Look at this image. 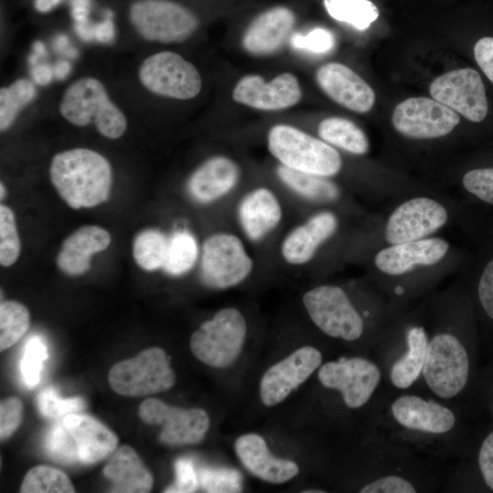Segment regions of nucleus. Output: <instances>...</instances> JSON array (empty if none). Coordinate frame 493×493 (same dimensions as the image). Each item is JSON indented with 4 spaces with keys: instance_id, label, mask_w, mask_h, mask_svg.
Here are the masks:
<instances>
[{
    "instance_id": "f257e3e1",
    "label": "nucleus",
    "mask_w": 493,
    "mask_h": 493,
    "mask_svg": "<svg viewBox=\"0 0 493 493\" xmlns=\"http://www.w3.org/2000/svg\"><path fill=\"white\" fill-rule=\"evenodd\" d=\"M424 299L428 346L420 383L432 395L459 404L473 391L480 341L464 268L449 286Z\"/></svg>"
},
{
    "instance_id": "f03ea898",
    "label": "nucleus",
    "mask_w": 493,
    "mask_h": 493,
    "mask_svg": "<svg viewBox=\"0 0 493 493\" xmlns=\"http://www.w3.org/2000/svg\"><path fill=\"white\" fill-rule=\"evenodd\" d=\"M410 390L379 391L368 434L439 461L464 455L471 445L459 404Z\"/></svg>"
},
{
    "instance_id": "7ed1b4c3",
    "label": "nucleus",
    "mask_w": 493,
    "mask_h": 493,
    "mask_svg": "<svg viewBox=\"0 0 493 493\" xmlns=\"http://www.w3.org/2000/svg\"><path fill=\"white\" fill-rule=\"evenodd\" d=\"M471 252L439 236L382 246L365 260L367 278L399 314L469 263Z\"/></svg>"
},
{
    "instance_id": "20e7f679",
    "label": "nucleus",
    "mask_w": 493,
    "mask_h": 493,
    "mask_svg": "<svg viewBox=\"0 0 493 493\" xmlns=\"http://www.w3.org/2000/svg\"><path fill=\"white\" fill-rule=\"evenodd\" d=\"M383 211L367 215L355 233L350 255L365 262L376 249L413 242L460 223L467 204L431 187L403 194Z\"/></svg>"
},
{
    "instance_id": "39448f33",
    "label": "nucleus",
    "mask_w": 493,
    "mask_h": 493,
    "mask_svg": "<svg viewBox=\"0 0 493 493\" xmlns=\"http://www.w3.org/2000/svg\"><path fill=\"white\" fill-rule=\"evenodd\" d=\"M305 310L325 336L372 351L380 335L396 316L388 299L366 278L351 288L322 283L302 296Z\"/></svg>"
},
{
    "instance_id": "423d86ee",
    "label": "nucleus",
    "mask_w": 493,
    "mask_h": 493,
    "mask_svg": "<svg viewBox=\"0 0 493 493\" xmlns=\"http://www.w3.org/2000/svg\"><path fill=\"white\" fill-rule=\"evenodd\" d=\"M428 326L425 299L396 315L372 351L385 387L404 391L420 383L426 359Z\"/></svg>"
},
{
    "instance_id": "0eeeda50",
    "label": "nucleus",
    "mask_w": 493,
    "mask_h": 493,
    "mask_svg": "<svg viewBox=\"0 0 493 493\" xmlns=\"http://www.w3.org/2000/svg\"><path fill=\"white\" fill-rule=\"evenodd\" d=\"M49 177L59 196L73 209L94 207L105 202L112 183L107 159L85 148L57 153L50 163Z\"/></svg>"
},
{
    "instance_id": "6e6552de",
    "label": "nucleus",
    "mask_w": 493,
    "mask_h": 493,
    "mask_svg": "<svg viewBox=\"0 0 493 493\" xmlns=\"http://www.w3.org/2000/svg\"><path fill=\"white\" fill-rule=\"evenodd\" d=\"M460 228L474 246L464 272L479 335L493 343V216L486 209L474 207Z\"/></svg>"
},
{
    "instance_id": "1a4fd4ad",
    "label": "nucleus",
    "mask_w": 493,
    "mask_h": 493,
    "mask_svg": "<svg viewBox=\"0 0 493 493\" xmlns=\"http://www.w3.org/2000/svg\"><path fill=\"white\" fill-rule=\"evenodd\" d=\"M267 148L280 164L296 171L334 179L344 168L336 148L290 125L273 126L267 134Z\"/></svg>"
},
{
    "instance_id": "9d476101",
    "label": "nucleus",
    "mask_w": 493,
    "mask_h": 493,
    "mask_svg": "<svg viewBox=\"0 0 493 493\" xmlns=\"http://www.w3.org/2000/svg\"><path fill=\"white\" fill-rule=\"evenodd\" d=\"M59 110L75 126L94 121L97 131L109 139L120 138L127 128L124 114L110 101L103 84L91 77L79 79L67 89Z\"/></svg>"
},
{
    "instance_id": "9b49d317",
    "label": "nucleus",
    "mask_w": 493,
    "mask_h": 493,
    "mask_svg": "<svg viewBox=\"0 0 493 493\" xmlns=\"http://www.w3.org/2000/svg\"><path fill=\"white\" fill-rule=\"evenodd\" d=\"M317 376L323 388L338 393L343 405L352 411L371 406L383 383L378 363L364 355L326 362Z\"/></svg>"
},
{
    "instance_id": "f8f14e48",
    "label": "nucleus",
    "mask_w": 493,
    "mask_h": 493,
    "mask_svg": "<svg viewBox=\"0 0 493 493\" xmlns=\"http://www.w3.org/2000/svg\"><path fill=\"white\" fill-rule=\"evenodd\" d=\"M198 274L204 286L226 290L235 288L252 274L255 262L244 241L236 234L220 231L202 244Z\"/></svg>"
},
{
    "instance_id": "ddd939ff",
    "label": "nucleus",
    "mask_w": 493,
    "mask_h": 493,
    "mask_svg": "<svg viewBox=\"0 0 493 493\" xmlns=\"http://www.w3.org/2000/svg\"><path fill=\"white\" fill-rule=\"evenodd\" d=\"M246 332V321L241 311L232 307L223 308L194 331L190 349L203 363L225 368L240 355Z\"/></svg>"
},
{
    "instance_id": "4468645a",
    "label": "nucleus",
    "mask_w": 493,
    "mask_h": 493,
    "mask_svg": "<svg viewBox=\"0 0 493 493\" xmlns=\"http://www.w3.org/2000/svg\"><path fill=\"white\" fill-rule=\"evenodd\" d=\"M344 213L334 208H318L293 227L279 246L283 261L292 267L313 263L344 236Z\"/></svg>"
},
{
    "instance_id": "2eb2a0df",
    "label": "nucleus",
    "mask_w": 493,
    "mask_h": 493,
    "mask_svg": "<svg viewBox=\"0 0 493 493\" xmlns=\"http://www.w3.org/2000/svg\"><path fill=\"white\" fill-rule=\"evenodd\" d=\"M108 380L117 393L138 397L172 388L175 383V374L166 352L152 347L131 359L115 363Z\"/></svg>"
},
{
    "instance_id": "dca6fc26",
    "label": "nucleus",
    "mask_w": 493,
    "mask_h": 493,
    "mask_svg": "<svg viewBox=\"0 0 493 493\" xmlns=\"http://www.w3.org/2000/svg\"><path fill=\"white\" fill-rule=\"evenodd\" d=\"M130 19L148 41L178 43L196 29L198 20L187 8L170 0H139L130 8Z\"/></svg>"
},
{
    "instance_id": "f3484780",
    "label": "nucleus",
    "mask_w": 493,
    "mask_h": 493,
    "mask_svg": "<svg viewBox=\"0 0 493 493\" xmlns=\"http://www.w3.org/2000/svg\"><path fill=\"white\" fill-rule=\"evenodd\" d=\"M394 130L402 137L417 142L449 135L460 123L457 113L435 99L409 98L399 103L392 115Z\"/></svg>"
},
{
    "instance_id": "a211bd4d",
    "label": "nucleus",
    "mask_w": 493,
    "mask_h": 493,
    "mask_svg": "<svg viewBox=\"0 0 493 493\" xmlns=\"http://www.w3.org/2000/svg\"><path fill=\"white\" fill-rule=\"evenodd\" d=\"M141 83L151 92L177 100H189L201 90L198 70L182 56L171 51L155 53L139 68Z\"/></svg>"
},
{
    "instance_id": "6ab92c4d",
    "label": "nucleus",
    "mask_w": 493,
    "mask_h": 493,
    "mask_svg": "<svg viewBox=\"0 0 493 493\" xmlns=\"http://www.w3.org/2000/svg\"><path fill=\"white\" fill-rule=\"evenodd\" d=\"M429 90L433 99L472 123H481L488 118L486 88L480 73L472 68H457L437 77Z\"/></svg>"
},
{
    "instance_id": "aec40b11",
    "label": "nucleus",
    "mask_w": 493,
    "mask_h": 493,
    "mask_svg": "<svg viewBox=\"0 0 493 493\" xmlns=\"http://www.w3.org/2000/svg\"><path fill=\"white\" fill-rule=\"evenodd\" d=\"M139 415L149 425H161L159 439L172 446L198 444L210 427V418L204 409L171 406L156 398L143 401Z\"/></svg>"
},
{
    "instance_id": "412c9836",
    "label": "nucleus",
    "mask_w": 493,
    "mask_h": 493,
    "mask_svg": "<svg viewBox=\"0 0 493 493\" xmlns=\"http://www.w3.org/2000/svg\"><path fill=\"white\" fill-rule=\"evenodd\" d=\"M321 351L311 345L302 346L269 367L259 383V395L266 406L283 402L305 383L322 364Z\"/></svg>"
},
{
    "instance_id": "4be33fe9",
    "label": "nucleus",
    "mask_w": 493,
    "mask_h": 493,
    "mask_svg": "<svg viewBox=\"0 0 493 493\" xmlns=\"http://www.w3.org/2000/svg\"><path fill=\"white\" fill-rule=\"evenodd\" d=\"M279 181L299 199L317 208H334L342 213L364 215L343 187L334 179L296 171L279 164L276 169Z\"/></svg>"
},
{
    "instance_id": "5701e85b",
    "label": "nucleus",
    "mask_w": 493,
    "mask_h": 493,
    "mask_svg": "<svg viewBox=\"0 0 493 493\" xmlns=\"http://www.w3.org/2000/svg\"><path fill=\"white\" fill-rule=\"evenodd\" d=\"M236 218L244 236L252 243H260L279 226L283 206L276 193L258 186L240 198Z\"/></svg>"
},
{
    "instance_id": "b1692460",
    "label": "nucleus",
    "mask_w": 493,
    "mask_h": 493,
    "mask_svg": "<svg viewBox=\"0 0 493 493\" xmlns=\"http://www.w3.org/2000/svg\"><path fill=\"white\" fill-rule=\"evenodd\" d=\"M301 89L297 78L282 73L269 82L257 75L243 77L233 90V99L241 104L263 110H277L297 104Z\"/></svg>"
},
{
    "instance_id": "393cba45",
    "label": "nucleus",
    "mask_w": 493,
    "mask_h": 493,
    "mask_svg": "<svg viewBox=\"0 0 493 493\" xmlns=\"http://www.w3.org/2000/svg\"><path fill=\"white\" fill-rule=\"evenodd\" d=\"M319 87L338 104L359 113L369 111L375 94L369 84L347 66L330 62L316 73Z\"/></svg>"
},
{
    "instance_id": "a878e982",
    "label": "nucleus",
    "mask_w": 493,
    "mask_h": 493,
    "mask_svg": "<svg viewBox=\"0 0 493 493\" xmlns=\"http://www.w3.org/2000/svg\"><path fill=\"white\" fill-rule=\"evenodd\" d=\"M237 163L226 156H214L205 161L186 182L188 195L200 205H211L230 194L240 181Z\"/></svg>"
},
{
    "instance_id": "bb28decb",
    "label": "nucleus",
    "mask_w": 493,
    "mask_h": 493,
    "mask_svg": "<svg viewBox=\"0 0 493 493\" xmlns=\"http://www.w3.org/2000/svg\"><path fill=\"white\" fill-rule=\"evenodd\" d=\"M235 450L246 469L263 481L281 484L299 472L295 462L274 456L259 435L251 433L240 435L236 440Z\"/></svg>"
},
{
    "instance_id": "cd10ccee",
    "label": "nucleus",
    "mask_w": 493,
    "mask_h": 493,
    "mask_svg": "<svg viewBox=\"0 0 493 493\" xmlns=\"http://www.w3.org/2000/svg\"><path fill=\"white\" fill-rule=\"evenodd\" d=\"M61 420L75 442L80 464H95L118 446L117 435L91 416L72 413Z\"/></svg>"
},
{
    "instance_id": "c85d7f7f",
    "label": "nucleus",
    "mask_w": 493,
    "mask_h": 493,
    "mask_svg": "<svg viewBox=\"0 0 493 493\" xmlns=\"http://www.w3.org/2000/svg\"><path fill=\"white\" fill-rule=\"evenodd\" d=\"M295 16L283 6L268 9L248 26L242 38L244 48L253 55L274 53L286 42L293 29Z\"/></svg>"
},
{
    "instance_id": "c756f323",
    "label": "nucleus",
    "mask_w": 493,
    "mask_h": 493,
    "mask_svg": "<svg viewBox=\"0 0 493 493\" xmlns=\"http://www.w3.org/2000/svg\"><path fill=\"white\" fill-rule=\"evenodd\" d=\"M110 233L98 226H83L70 234L62 243L56 263L64 273L78 276L90 267L91 257L108 248Z\"/></svg>"
},
{
    "instance_id": "7c9ffc66",
    "label": "nucleus",
    "mask_w": 493,
    "mask_h": 493,
    "mask_svg": "<svg viewBox=\"0 0 493 493\" xmlns=\"http://www.w3.org/2000/svg\"><path fill=\"white\" fill-rule=\"evenodd\" d=\"M112 492L145 493L151 491L153 478L136 452L122 446L110 457L103 469Z\"/></svg>"
},
{
    "instance_id": "2f4dec72",
    "label": "nucleus",
    "mask_w": 493,
    "mask_h": 493,
    "mask_svg": "<svg viewBox=\"0 0 493 493\" xmlns=\"http://www.w3.org/2000/svg\"><path fill=\"white\" fill-rule=\"evenodd\" d=\"M459 199L470 205L493 210V162L474 163L456 178Z\"/></svg>"
},
{
    "instance_id": "473e14b6",
    "label": "nucleus",
    "mask_w": 493,
    "mask_h": 493,
    "mask_svg": "<svg viewBox=\"0 0 493 493\" xmlns=\"http://www.w3.org/2000/svg\"><path fill=\"white\" fill-rule=\"evenodd\" d=\"M319 137L333 146L355 156L365 155L370 142L365 132L353 121L341 117H330L318 126Z\"/></svg>"
},
{
    "instance_id": "72a5a7b5",
    "label": "nucleus",
    "mask_w": 493,
    "mask_h": 493,
    "mask_svg": "<svg viewBox=\"0 0 493 493\" xmlns=\"http://www.w3.org/2000/svg\"><path fill=\"white\" fill-rule=\"evenodd\" d=\"M200 252L197 240L191 232L175 231L169 236L163 270L172 277L183 276L199 261Z\"/></svg>"
},
{
    "instance_id": "f704fd0d",
    "label": "nucleus",
    "mask_w": 493,
    "mask_h": 493,
    "mask_svg": "<svg viewBox=\"0 0 493 493\" xmlns=\"http://www.w3.org/2000/svg\"><path fill=\"white\" fill-rule=\"evenodd\" d=\"M169 236L159 229L141 231L134 238L132 253L139 267L147 271L163 269Z\"/></svg>"
},
{
    "instance_id": "c9c22d12",
    "label": "nucleus",
    "mask_w": 493,
    "mask_h": 493,
    "mask_svg": "<svg viewBox=\"0 0 493 493\" xmlns=\"http://www.w3.org/2000/svg\"><path fill=\"white\" fill-rule=\"evenodd\" d=\"M324 6L332 18L359 30L368 28L379 16L377 7L369 0H324Z\"/></svg>"
},
{
    "instance_id": "e433bc0d",
    "label": "nucleus",
    "mask_w": 493,
    "mask_h": 493,
    "mask_svg": "<svg viewBox=\"0 0 493 493\" xmlns=\"http://www.w3.org/2000/svg\"><path fill=\"white\" fill-rule=\"evenodd\" d=\"M472 472L477 474V479L488 491L493 492V429L487 433L479 442L475 459L473 458L470 464L462 461L448 472L445 480Z\"/></svg>"
},
{
    "instance_id": "4c0bfd02",
    "label": "nucleus",
    "mask_w": 493,
    "mask_h": 493,
    "mask_svg": "<svg viewBox=\"0 0 493 493\" xmlns=\"http://www.w3.org/2000/svg\"><path fill=\"white\" fill-rule=\"evenodd\" d=\"M22 493H68L75 488L68 476L59 469L37 466L31 468L24 477L20 488Z\"/></svg>"
},
{
    "instance_id": "58836bf2",
    "label": "nucleus",
    "mask_w": 493,
    "mask_h": 493,
    "mask_svg": "<svg viewBox=\"0 0 493 493\" xmlns=\"http://www.w3.org/2000/svg\"><path fill=\"white\" fill-rule=\"evenodd\" d=\"M34 84L26 79H19L9 87L0 89V130H7L14 122L20 110L35 97Z\"/></svg>"
},
{
    "instance_id": "ea45409f",
    "label": "nucleus",
    "mask_w": 493,
    "mask_h": 493,
    "mask_svg": "<svg viewBox=\"0 0 493 493\" xmlns=\"http://www.w3.org/2000/svg\"><path fill=\"white\" fill-rule=\"evenodd\" d=\"M30 316L21 303L9 300L0 305V349L14 345L27 330Z\"/></svg>"
},
{
    "instance_id": "a19ab883",
    "label": "nucleus",
    "mask_w": 493,
    "mask_h": 493,
    "mask_svg": "<svg viewBox=\"0 0 493 493\" xmlns=\"http://www.w3.org/2000/svg\"><path fill=\"white\" fill-rule=\"evenodd\" d=\"M48 357L47 346L39 335L29 337L20 360V374L24 384L33 388L40 381L44 362Z\"/></svg>"
},
{
    "instance_id": "79ce46f5",
    "label": "nucleus",
    "mask_w": 493,
    "mask_h": 493,
    "mask_svg": "<svg viewBox=\"0 0 493 493\" xmlns=\"http://www.w3.org/2000/svg\"><path fill=\"white\" fill-rule=\"evenodd\" d=\"M44 447L47 456L58 463L65 465L79 463L75 442L62 420L48 430Z\"/></svg>"
},
{
    "instance_id": "37998d69",
    "label": "nucleus",
    "mask_w": 493,
    "mask_h": 493,
    "mask_svg": "<svg viewBox=\"0 0 493 493\" xmlns=\"http://www.w3.org/2000/svg\"><path fill=\"white\" fill-rule=\"evenodd\" d=\"M20 239L13 211L6 205H0V264L13 265L20 255Z\"/></svg>"
},
{
    "instance_id": "c03bdc74",
    "label": "nucleus",
    "mask_w": 493,
    "mask_h": 493,
    "mask_svg": "<svg viewBox=\"0 0 493 493\" xmlns=\"http://www.w3.org/2000/svg\"><path fill=\"white\" fill-rule=\"evenodd\" d=\"M37 404L41 415L47 418L64 417L85 407L81 397L61 398L53 387H47L38 393Z\"/></svg>"
},
{
    "instance_id": "a18cd8bd",
    "label": "nucleus",
    "mask_w": 493,
    "mask_h": 493,
    "mask_svg": "<svg viewBox=\"0 0 493 493\" xmlns=\"http://www.w3.org/2000/svg\"><path fill=\"white\" fill-rule=\"evenodd\" d=\"M290 45L298 50L324 54L335 46L334 35L323 27H316L307 34L295 33L290 36Z\"/></svg>"
},
{
    "instance_id": "49530a36",
    "label": "nucleus",
    "mask_w": 493,
    "mask_h": 493,
    "mask_svg": "<svg viewBox=\"0 0 493 493\" xmlns=\"http://www.w3.org/2000/svg\"><path fill=\"white\" fill-rule=\"evenodd\" d=\"M23 414V404L17 397H8L0 404V437L8 438L20 425Z\"/></svg>"
},
{
    "instance_id": "de8ad7c7",
    "label": "nucleus",
    "mask_w": 493,
    "mask_h": 493,
    "mask_svg": "<svg viewBox=\"0 0 493 493\" xmlns=\"http://www.w3.org/2000/svg\"><path fill=\"white\" fill-rule=\"evenodd\" d=\"M479 403L493 417V365L478 372L473 391Z\"/></svg>"
},
{
    "instance_id": "09e8293b",
    "label": "nucleus",
    "mask_w": 493,
    "mask_h": 493,
    "mask_svg": "<svg viewBox=\"0 0 493 493\" xmlns=\"http://www.w3.org/2000/svg\"><path fill=\"white\" fill-rule=\"evenodd\" d=\"M176 480L164 492H194L197 488V479L192 464L185 459L175 463Z\"/></svg>"
},
{
    "instance_id": "8fccbe9b",
    "label": "nucleus",
    "mask_w": 493,
    "mask_h": 493,
    "mask_svg": "<svg viewBox=\"0 0 493 493\" xmlns=\"http://www.w3.org/2000/svg\"><path fill=\"white\" fill-rule=\"evenodd\" d=\"M473 54L478 68L493 84V37L487 36L477 39L473 47Z\"/></svg>"
},
{
    "instance_id": "3c124183",
    "label": "nucleus",
    "mask_w": 493,
    "mask_h": 493,
    "mask_svg": "<svg viewBox=\"0 0 493 493\" xmlns=\"http://www.w3.org/2000/svg\"><path fill=\"white\" fill-rule=\"evenodd\" d=\"M112 12L108 10L103 21L94 25V39L100 43H109L115 36L114 25L112 22Z\"/></svg>"
},
{
    "instance_id": "603ef678",
    "label": "nucleus",
    "mask_w": 493,
    "mask_h": 493,
    "mask_svg": "<svg viewBox=\"0 0 493 493\" xmlns=\"http://www.w3.org/2000/svg\"><path fill=\"white\" fill-rule=\"evenodd\" d=\"M90 0H71V16L75 23L89 22Z\"/></svg>"
},
{
    "instance_id": "864d4df0",
    "label": "nucleus",
    "mask_w": 493,
    "mask_h": 493,
    "mask_svg": "<svg viewBox=\"0 0 493 493\" xmlns=\"http://www.w3.org/2000/svg\"><path fill=\"white\" fill-rule=\"evenodd\" d=\"M53 77V68L46 64L37 65L32 69V78L39 85L48 84Z\"/></svg>"
},
{
    "instance_id": "5fc2aeb1",
    "label": "nucleus",
    "mask_w": 493,
    "mask_h": 493,
    "mask_svg": "<svg viewBox=\"0 0 493 493\" xmlns=\"http://www.w3.org/2000/svg\"><path fill=\"white\" fill-rule=\"evenodd\" d=\"M93 26L89 22L75 23L74 29L82 40L91 41L94 39Z\"/></svg>"
},
{
    "instance_id": "6e6d98bb",
    "label": "nucleus",
    "mask_w": 493,
    "mask_h": 493,
    "mask_svg": "<svg viewBox=\"0 0 493 493\" xmlns=\"http://www.w3.org/2000/svg\"><path fill=\"white\" fill-rule=\"evenodd\" d=\"M71 66L66 60L57 62L53 68L54 77L58 79H64L70 72Z\"/></svg>"
},
{
    "instance_id": "4d7b16f0",
    "label": "nucleus",
    "mask_w": 493,
    "mask_h": 493,
    "mask_svg": "<svg viewBox=\"0 0 493 493\" xmlns=\"http://www.w3.org/2000/svg\"><path fill=\"white\" fill-rule=\"evenodd\" d=\"M62 0H35V7L39 12H48Z\"/></svg>"
},
{
    "instance_id": "13d9d810",
    "label": "nucleus",
    "mask_w": 493,
    "mask_h": 493,
    "mask_svg": "<svg viewBox=\"0 0 493 493\" xmlns=\"http://www.w3.org/2000/svg\"><path fill=\"white\" fill-rule=\"evenodd\" d=\"M54 48L58 52L65 51L68 53L71 47H68V38L66 35H58L54 40Z\"/></svg>"
},
{
    "instance_id": "bf43d9fd",
    "label": "nucleus",
    "mask_w": 493,
    "mask_h": 493,
    "mask_svg": "<svg viewBox=\"0 0 493 493\" xmlns=\"http://www.w3.org/2000/svg\"><path fill=\"white\" fill-rule=\"evenodd\" d=\"M33 47H34V54L37 55L38 58L45 56L46 48L42 42L36 41L33 45Z\"/></svg>"
},
{
    "instance_id": "052dcab7",
    "label": "nucleus",
    "mask_w": 493,
    "mask_h": 493,
    "mask_svg": "<svg viewBox=\"0 0 493 493\" xmlns=\"http://www.w3.org/2000/svg\"><path fill=\"white\" fill-rule=\"evenodd\" d=\"M302 492H305V493H323V492H326V490H321L320 488H312V489H309V490H303Z\"/></svg>"
},
{
    "instance_id": "680f3d73",
    "label": "nucleus",
    "mask_w": 493,
    "mask_h": 493,
    "mask_svg": "<svg viewBox=\"0 0 493 493\" xmlns=\"http://www.w3.org/2000/svg\"><path fill=\"white\" fill-rule=\"evenodd\" d=\"M0 190H1V199H3L4 196H5V186L3 185L2 183H1V185H0Z\"/></svg>"
},
{
    "instance_id": "e2e57ef3",
    "label": "nucleus",
    "mask_w": 493,
    "mask_h": 493,
    "mask_svg": "<svg viewBox=\"0 0 493 493\" xmlns=\"http://www.w3.org/2000/svg\"><path fill=\"white\" fill-rule=\"evenodd\" d=\"M488 211H489V210H488ZM489 212H490V214H491V215H492V216H493V211H489Z\"/></svg>"
}]
</instances>
